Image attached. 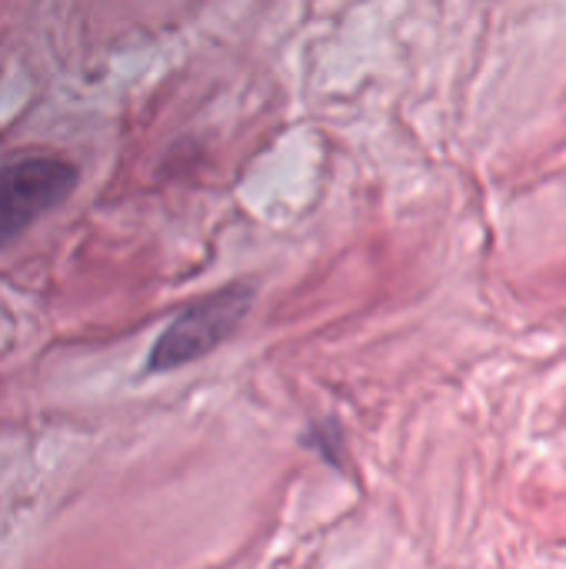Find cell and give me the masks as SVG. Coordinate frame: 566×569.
<instances>
[{"mask_svg": "<svg viewBox=\"0 0 566 569\" xmlns=\"http://www.w3.org/2000/svg\"><path fill=\"white\" fill-rule=\"evenodd\" d=\"M250 300H254V290L247 283H230V287L190 303L157 337V343L147 357V373H167V370H177V367H187V363L207 357L247 317Z\"/></svg>", "mask_w": 566, "mask_h": 569, "instance_id": "1", "label": "cell"}, {"mask_svg": "<svg viewBox=\"0 0 566 569\" xmlns=\"http://www.w3.org/2000/svg\"><path fill=\"white\" fill-rule=\"evenodd\" d=\"M77 180V167L60 157H23L0 167V250L43 213L57 210Z\"/></svg>", "mask_w": 566, "mask_h": 569, "instance_id": "2", "label": "cell"}]
</instances>
